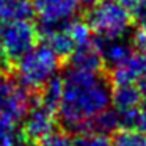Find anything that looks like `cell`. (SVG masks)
<instances>
[{
    "mask_svg": "<svg viewBox=\"0 0 146 146\" xmlns=\"http://www.w3.org/2000/svg\"><path fill=\"white\" fill-rule=\"evenodd\" d=\"M17 146H35V145H33L32 141H22V143H19Z\"/></svg>",
    "mask_w": 146,
    "mask_h": 146,
    "instance_id": "cell-25",
    "label": "cell"
},
{
    "mask_svg": "<svg viewBox=\"0 0 146 146\" xmlns=\"http://www.w3.org/2000/svg\"><path fill=\"white\" fill-rule=\"evenodd\" d=\"M138 90H140V93H141V98H143V102H146V77L141 80V82L138 83Z\"/></svg>",
    "mask_w": 146,
    "mask_h": 146,
    "instance_id": "cell-23",
    "label": "cell"
},
{
    "mask_svg": "<svg viewBox=\"0 0 146 146\" xmlns=\"http://www.w3.org/2000/svg\"><path fill=\"white\" fill-rule=\"evenodd\" d=\"M22 138L16 121L8 116H0V146H17L22 143Z\"/></svg>",
    "mask_w": 146,
    "mask_h": 146,
    "instance_id": "cell-14",
    "label": "cell"
},
{
    "mask_svg": "<svg viewBox=\"0 0 146 146\" xmlns=\"http://www.w3.org/2000/svg\"><path fill=\"white\" fill-rule=\"evenodd\" d=\"M68 61H69V69L82 71V72H101V68L104 66L94 38L86 44L79 46L71 54Z\"/></svg>",
    "mask_w": 146,
    "mask_h": 146,
    "instance_id": "cell-12",
    "label": "cell"
},
{
    "mask_svg": "<svg viewBox=\"0 0 146 146\" xmlns=\"http://www.w3.org/2000/svg\"><path fill=\"white\" fill-rule=\"evenodd\" d=\"M143 98L137 85L115 86L111 94V108L119 119L121 129H137Z\"/></svg>",
    "mask_w": 146,
    "mask_h": 146,
    "instance_id": "cell-9",
    "label": "cell"
},
{
    "mask_svg": "<svg viewBox=\"0 0 146 146\" xmlns=\"http://www.w3.org/2000/svg\"><path fill=\"white\" fill-rule=\"evenodd\" d=\"M33 14L38 17V30H49L76 19L79 0H33Z\"/></svg>",
    "mask_w": 146,
    "mask_h": 146,
    "instance_id": "cell-7",
    "label": "cell"
},
{
    "mask_svg": "<svg viewBox=\"0 0 146 146\" xmlns=\"http://www.w3.org/2000/svg\"><path fill=\"white\" fill-rule=\"evenodd\" d=\"M60 57L47 44L36 46L16 63V77L27 91H41L52 79L58 76Z\"/></svg>",
    "mask_w": 146,
    "mask_h": 146,
    "instance_id": "cell-2",
    "label": "cell"
},
{
    "mask_svg": "<svg viewBox=\"0 0 146 146\" xmlns=\"http://www.w3.org/2000/svg\"><path fill=\"white\" fill-rule=\"evenodd\" d=\"M76 146H113V140L104 133L80 132L76 137Z\"/></svg>",
    "mask_w": 146,
    "mask_h": 146,
    "instance_id": "cell-17",
    "label": "cell"
},
{
    "mask_svg": "<svg viewBox=\"0 0 146 146\" xmlns=\"http://www.w3.org/2000/svg\"><path fill=\"white\" fill-rule=\"evenodd\" d=\"M5 64H7V63H5V61H3V58L0 57V72H3V71H2V69H3V68H5Z\"/></svg>",
    "mask_w": 146,
    "mask_h": 146,
    "instance_id": "cell-26",
    "label": "cell"
},
{
    "mask_svg": "<svg viewBox=\"0 0 146 146\" xmlns=\"http://www.w3.org/2000/svg\"><path fill=\"white\" fill-rule=\"evenodd\" d=\"M113 146H146V133L137 129H121L115 133Z\"/></svg>",
    "mask_w": 146,
    "mask_h": 146,
    "instance_id": "cell-16",
    "label": "cell"
},
{
    "mask_svg": "<svg viewBox=\"0 0 146 146\" xmlns=\"http://www.w3.org/2000/svg\"><path fill=\"white\" fill-rule=\"evenodd\" d=\"M133 19H135L137 25H138V30H145L146 32V7L143 8L140 13H137L135 16H133Z\"/></svg>",
    "mask_w": 146,
    "mask_h": 146,
    "instance_id": "cell-22",
    "label": "cell"
},
{
    "mask_svg": "<svg viewBox=\"0 0 146 146\" xmlns=\"http://www.w3.org/2000/svg\"><path fill=\"white\" fill-rule=\"evenodd\" d=\"M63 93L58 118L68 130L80 133L88 124L111 107V82L102 72L68 69L63 77Z\"/></svg>",
    "mask_w": 146,
    "mask_h": 146,
    "instance_id": "cell-1",
    "label": "cell"
},
{
    "mask_svg": "<svg viewBox=\"0 0 146 146\" xmlns=\"http://www.w3.org/2000/svg\"><path fill=\"white\" fill-rule=\"evenodd\" d=\"M38 27L30 19L11 21L0 25V57L5 63L16 64L38 42Z\"/></svg>",
    "mask_w": 146,
    "mask_h": 146,
    "instance_id": "cell-4",
    "label": "cell"
},
{
    "mask_svg": "<svg viewBox=\"0 0 146 146\" xmlns=\"http://www.w3.org/2000/svg\"><path fill=\"white\" fill-rule=\"evenodd\" d=\"M132 44L135 47V50L146 54V32L145 30H137V33L133 35Z\"/></svg>",
    "mask_w": 146,
    "mask_h": 146,
    "instance_id": "cell-20",
    "label": "cell"
},
{
    "mask_svg": "<svg viewBox=\"0 0 146 146\" xmlns=\"http://www.w3.org/2000/svg\"><path fill=\"white\" fill-rule=\"evenodd\" d=\"M58 111L42 104L38 98L32 102L25 118L22 119V137L25 141H41L55 130Z\"/></svg>",
    "mask_w": 146,
    "mask_h": 146,
    "instance_id": "cell-8",
    "label": "cell"
},
{
    "mask_svg": "<svg viewBox=\"0 0 146 146\" xmlns=\"http://www.w3.org/2000/svg\"><path fill=\"white\" fill-rule=\"evenodd\" d=\"M94 42L98 46L99 54H101L102 63L110 68V71L116 68L118 64H121L124 60H127L135 50L133 44L129 39H126V36H121V38H94Z\"/></svg>",
    "mask_w": 146,
    "mask_h": 146,
    "instance_id": "cell-11",
    "label": "cell"
},
{
    "mask_svg": "<svg viewBox=\"0 0 146 146\" xmlns=\"http://www.w3.org/2000/svg\"><path fill=\"white\" fill-rule=\"evenodd\" d=\"M39 35L44 36L46 44L60 58L61 57L69 58L71 54L79 46L90 42L93 38L88 24H85V21H79V19H74L68 24L54 27V29L42 30V32H39Z\"/></svg>",
    "mask_w": 146,
    "mask_h": 146,
    "instance_id": "cell-5",
    "label": "cell"
},
{
    "mask_svg": "<svg viewBox=\"0 0 146 146\" xmlns=\"http://www.w3.org/2000/svg\"><path fill=\"white\" fill-rule=\"evenodd\" d=\"M30 93L17 83L13 76L0 72V116L22 121L32 105Z\"/></svg>",
    "mask_w": 146,
    "mask_h": 146,
    "instance_id": "cell-6",
    "label": "cell"
},
{
    "mask_svg": "<svg viewBox=\"0 0 146 146\" xmlns=\"http://www.w3.org/2000/svg\"><path fill=\"white\" fill-rule=\"evenodd\" d=\"M101 0H79V3H80V7H86L90 10L91 7H94L96 3H99Z\"/></svg>",
    "mask_w": 146,
    "mask_h": 146,
    "instance_id": "cell-24",
    "label": "cell"
},
{
    "mask_svg": "<svg viewBox=\"0 0 146 146\" xmlns=\"http://www.w3.org/2000/svg\"><path fill=\"white\" fill-rule=\"evenodd\" d=\"M137 130H141L143 133H146V102H143L141 107H140L138 121H137Z\"/></svg>",
    "mask_w": 146,
    "mask_h": 146,
    "instance_id": "cell-21",
    "label": "cell"
},
{
    "mask_svg": "<svg viewBox=\"0 0 146 146\" xmlns=\"http://www.w3.org/2000/svg\"><path fill=\"white\" fill-rule=\"evenodd\" d=\"M86 24L96 38H121L129 32L132 16L118 0H101L88 10Z\"/></svg>",
    "mask_w": 146,
    "mask_h": 146,
    "instance_id": "cell-3",
    "label": "cell"
},
{
    "mask_svg": "<svg viewBox=\"0 0 146 146\" xmlns=\"http://www.w3.org/2000/svg\"><path fill=\"white\" fill-rule=\"evenodd\" d=\"M110 76V82L115 86L138 85L146 77V54L133 50V54L127 60L111 69Z\"/></svg>",
    "mask_w": 146,
    "mask_h": 146,
    "instance_id": "cell-10",
    "label": "cell"
},
{
    "mask_svg": "<svg viewBox=\"0 0 146 146\" xmlns=\"http://www.w3.org/2000/svg\"><path fill=\"white\" fill-rule=\"evenodd\" d=\"M118 2L129 11L132 17L146 7V0H118Z\"/></svg>",
    "mask_w": 146,
    "mask_h": 146,
    "instance_id": "cell-19",
    "label": "cell"
},
{
    "mask_svg": "<svg viewBox=\"0 0 146 146\" xmlns=\"http://www.w3.org/2000/svg\"><path fill=\"white\" fill-rule=\"evenodd\" d=\"M61 93H63V79L57 76L39 91L38 99L42 104L49 105V107H52L54 110L58 111L60 101H61Z\"/></svg>",
    "mask_w": 146,
    "mask_h": 146,
    "instance_id": "cell-15",
    "label": "cell"
},
{
    "mask_svg": "<svg viewBox=\"0 0 146 146\" xmlns=\"http://www.w3.org/2000/svg\"><path fill=\"white\" fill-rule=\"evenodd\" d=\"M119 127H121L119 119H118L116 113L113 111V108L110 107L104 113L96 116L83 132H98V133H104V135H111L113 132H118Z\"/></svg>",
    "mask_w": 146,
    "mask_h": 146,
    "instance_id": "cell-13",
    "label": "cell"
},
{
    "mask_svg": "<svg viewBox=\"0 0 146 146\" xmlns=\"http://www.w3.org/2000/svg\"><path fill=\"white\" fill-rule=\"evenodd\" d=\"M39 146H76V138H72L68 132L54 130L39 141Z\"/></svg>",
    "mask_w": 146,
    "mask_h": 146,
    "instance_id": "cell-18",
    "label": "cell"
}]
</instances>
